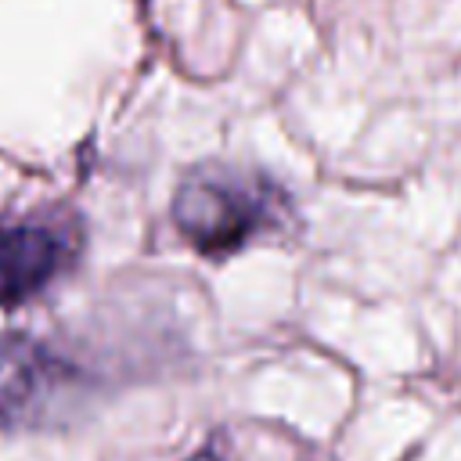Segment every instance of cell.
Segmentation results:
<instances>
[{"label": "cell", "instance_id": "1", "mask_svg": "<svg viewBox=\"0 0 461 461\" xmlns=\"http://www.w3.org/2000/svg\"><path fill=\"white\" fill-rule=\"evenodd\" d=\"M292 212V194L270 173L216 158L191 166L169 202L180 238L216 263L285 230Z\"/></svg>", "mask_w": 461, "mask_h": 461}, {"label": "cell", "instance_id": "3", "mask_svg": "<svg viewBox=\"0 0 461 461\" xmlns=\"http://www.w3.org/2000/svg\"><path fill=\"white\" fill-rule=\"evenodd\" d=\"M83 375L54 346L25 331H0V425L36 429L54 421L76 396Z\"/></svg>", "mask_w": 461, "mask_h": 461}, {"label": "cell", "instance_id": "2", "mask_svg": "<svg viewBox=\"0 0 461 461\" xmlns=\"http://www.w3.org/2000/svg\"><path fill=\"white\" fill-rule=\"evenodd\" d=\"M83 241V220L65 205L0 220V310H14L58 285L79 263Z\"/></svg>", "mask_w": 461, "mask_h": 461}, {"label": "cell", "instance_id": "4", "mask_svg": "<svg viewBox=\"0 0 461 461\" xmlns=\"http://www.w3.org/2000/svg\"><path fill=\"white\" fill-rule=\"evenodd\" d=\"M187 461H220V454H216V450H198V454H191Z\"/></svg>", "mask_w": 461, "mask_h": 461}]
</instances>
